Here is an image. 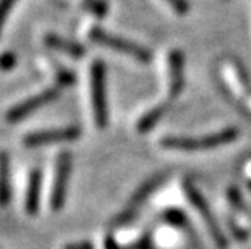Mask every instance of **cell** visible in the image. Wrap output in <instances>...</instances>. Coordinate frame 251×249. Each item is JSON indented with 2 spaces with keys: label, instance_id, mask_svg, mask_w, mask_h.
<instances>
[{
  "label": "cell",
  "instance_id": "cell-1",
  "mask_svg": "<svg viewBox=\"0 0 251 249\" xmlns=\"http://www.w3.org/2000/svg\"><path fill=\"white\" fill-rule=\"evenodd\" d=\"M238 137L237 128H227L221 133H214L204 137H177L170 136L162 141V146L167 149L177 151H201V149H212V147L230 144Z\"/></svg>",
  "mask_w": 251,
  "mask_h": 249
},
{
  "label": "cell",
  "instance_id": "cell-2",
  "mask_svg": "<svg viewBox=\"0 0 251 249\" xmlns=\"http://www.w3.org/2000/svg\"><path fill=\"white\" fill-rule=\"evenodd\" d=\"M91 99H93V110L96 125L104 128L107 125V96H105V65L104 62L96 60L91 67Z\"/></svg>",
  "mask_w": 251,
  "mask_h": 249
},
{
  "label": "cell",
  "instance_id": "cell-3",
  "mask_svg": "<svg viewBox=\"0 0 251 249\" xmlns=\"http://www.w3.org/2000/svg\"><path fill=\"white\" fill-rule=\"evenodd\" d=\"M185 193H186V196H188L190 203L195 205L198 212H200L201 219L204 220V224L207 226V230H209L212 240H214V243H216V246L219 249H227L226 235L222 233L221 226L217 225V220L214 219V215H212V212L209 209V205H207L206 199L202 198V194L198 191V188L190 181V180H186L185 181Z\"/></svg>",
  "mask_w": 251,
  "mask_h": 249
},
{
  "label": "cell",
  "instance_id": "cell-4",
  "mask_svg": "<svg viewBox=\"0 0 251 249\" xmlns=\"http://www.w3.org/2000/svg\"><path fill=\"white\" fill-rule=\"evenodd\" d=\"M91 39L94 42H98V44H102L105 47H109V49H115L122 52V54H126L133 58H136V60L140 62H144L148 63L149 60L152 58L151 52L148 49H144V47L135 44V42H130L124 38H119V36H112L109 33H105L100 28H94L91 29Z\"/></svg>",
  "mask_w": 251,
  "mask_h": 249
},
{
  "label": "cell",
  "instance_id": "cell-5",
  "mask_svg": "<svg viewBox=\"0 0 251 249\" xmlns=\"http://www.w3.org/2000/svg\"><path fill=\"white\" fill-rule=\"evenodd\" d=\"M70 173H72V154L68 151H63L57 157L55 178L50 194V207L54 212H60L63 209V205H65Z\"/></svg>",
  "mask_w": 251,
  "mask_h": 249
},
{
  "label": "cell",
  "instance_id": "cell-6",
  "mask_svg": "<svg viewBox=\"0 0 251 249\" xmlns=\"http://www.w3.org/2000/svg\"><path fill=\"white\" fill-rule=\"evenodd\" d=\"M58 94H60L58 88H49V89H44V91L39 94H36V96L25 99L23 102H18L17 105H13V107L8 110L7 121H10V123H17V121L25 120L28 115L42 109L44 105L50 104L52 100H55L58 97Z\"/></svg>",
  "mask_w": 251,
  "mask_h": 249
},
{
  "label": "cell",
  "instance_id": "cell-7",
  "mask_svg": "<svg viewBox=\"0 0 251 249\" xmlns=\"http://www.w3.org/2000/svg\"><path fill=\"white\" fill-rule=\"evenodd\" d=\"M81 135V130L78 126H67V128H55V130H44L36 131L28 135L23 139L26 147H42L57 144V142H67L78 139Z\"/></svg>",
  "mask_w": 251,
  "mask_h": 249
},
{
  "label": "cell",
  "instance_id": "cell-8",
  "mask_svg": "<svg viewBox=\"0 0 251 249\" xmlns=\"http://www.w3.org/2000/svg\"><path fill=\"white\" fill-rule=\"evenodd\" d=\"M164 180H165L164 175H157V177L149 178L146 183H143L141 186L135 191V194L131 196V199H130V203H128L126 209L119 215V219H117L115 224L117 225H124V224H126V222H130L133 219V215H135L136 209L140 207L144 201H146L149 196L156 191L159 186H161V184L164 183Z\"/></svg>",
  "mask_w": 251,
  "mask_h": 249
},
{
  "label": "cell",
  "instance_id": "cell-9",
  "mask_svg": "<svg viewBox=\"0 0 251 249\" xmlns=\"http://www.w3.org/2000/svg\"><path fill=\"white\" fill-rule=\"evenodd\" d=\"M41 186H42V173L39 168H34L29 175L28 188H26V198H25V209L29 215H36L37 210H39Z\"/></svg>",
  "mask_w": 251,
  "mask_h": 249
},
{
  "label": "cell",
  "instance_id": "cell-10",
  "mask_svg": "<svg viewBox=\"0 0 251 249\" xmlns=\"http://www.w3.org/2000/svg\"><path fill=\"white\" fill-rule=\"evenodd\" d=\"M169 70H170V97H177L183 89V54L180 50H174L169 58Z\"/></svg>",
  "mask_w": 251,
  "mask_h": 249
},
{
  "label": "cell",
  "instance_id": "cell-11",
  "mask_svg": "<svg viewBox=\"0 0 251 249\" xmlns=\"http://www.w3.org/2000/svg\"><path fill=\"white\" fill-rule=\"evenodd\" d=\"M46 44L50 47V49H55L58 52H63V54L70 55L73 58H81L84 55V47L78 42L68 41L65 38H60L57 34H47L46 36Z\"/></svg>",
  "mask_w": 251,
  "mask_h": 249
},
{
  "label": "cell",
  "instance_id": "cell-12",
  "mask_svg": "<svg viewBox=\"0 0 251 249\" xmlns=\"http://www.w3.org/2000/svg\"><path fill=\"white\" fill-rule=\"evenodd\" d=\"M12 199L10 184V157L7 152H0V207H5Z\"/></svg>",
  "mask_w": 251,
  "mask_h": 249
},
{
  "label": "cell",
  "instance_id": "cell-13",
  "mask_svg": "<svg viewBox=\"0 0 251 249\" xmlns=\"http://www.w3.org/2000/svg\"><path fill=\"white\" fill-rule=\"evenodd\" d=\"M164 112H165L164 105L149 110V112L144 115L140 121H138V131H140V133H148V131H151L154 126L159 123V120L164 116Z\"/></svg>",
  "mask_w": 251,
  "mask_h": 249
},
{
  "label": "cell",
  "instance_id": "cell-14",
  "mask_svg": "<svg viewBox=\"0 0 251 249\" xmlns=\"http://www.w3.org/2000/svg\"><path fill=\"white\" fill-rule=\"evenodd\" d=\"M15 65H17V55L13 52H3V54H0V70L10 71Z\"/></svg>",
  "mask_w": 251,
  "mask_h": 249
},
{
  "label": "cell",
  "instance_id": "cell-15",
  "mask_svg": "<svg viewBox=\"0 0 251 249\" xmlns=\"http://www.w3.org/2000/svg\"><path fill=\"white\" fill-rule=\"evenodd\" d=\"M75 75L72 71H68L65 70V68H62V70H58L57 71V83H58V86H72V84L75 83Z\"/></svg>",
  "mask_w": 251,
  "mask_h": 249
},
{
  "label": "cell",
  "instance_id": "cell-16",
  "mask_svg": "<svg viewBox=\"0 0 251 249\" xmlns=\"http://www.w3.org/2000/svg\"><path fill=\"white\" fill-rule=\"evenodd\" d=\"M15 2H17V0H0V31H2L5 20H7L10 10L13 8Z\"/></svg>",
  "mask_w": 251,
  "mask_h": 249
},
{
  "label": "cell",
  "instance_id": "cell-17",
  "mask_svg": "<svg viewBox=\"0 0 251 249\" xmlns=\"http://www.w3.org/2000/svg\"><path fill=\"white\" fill-rule=\"evenodd\" d=\"M164 217H165V220L169 222V224H172V225H185V215L181 214V212H178V210H175V209H172V210H167L164 214Z\"/></svg>",
  "mask_w": 251,
  "mask_h": 249
},
{
  "label": "cell",
  "instance_id": "cell-18",
  "mask_svg": "<svg viewBox=\"0 0 251 249\" xmlns=\"http://www.w3.org/2000/svg\"><path fill=\"white\" fill-rule=\"evenodd\" d=\"M84 2H86V7L94 15H98V17H104V15H105V10H107V7H105L104 2H100V0H84Z\"/></svg>",
  "mask_w": 251,
  "mask_h": 249
},
{
  "label": "cell",
  "instance_id": "cell-19",
  "mask_svg": "<svg viewBox=\"0 0 251 249\" xmlns=\"http://www.w3.org/2000/svg\"><path fill=\"white\" fill-rule=\"evenodd\" d=\"M167 2L172 5V8L177 12L178 15H185L188 13L190 10V3L186 2V0H167Z\"/></svg>",
  "mask_w": 251,
  "mask_h": 249
},
{
  "label": "cell",
  "instance_id": "cell-20",
  "mask_svg": "<svg viewBox=\"0 0 251 249\" xmlns=\"http://www.w3.org/2000/svg\"><path fill=\"white\" fill-rule=\"evenodd\" d=\"M63 249H94V245L91 241H76V243H68L63 246Z\"/></svg>",
  "mask_w": 251,
  "mask_h": 249
},
{
  "label": "cell",
  "instance_id": "cell-21",
  "mask_svg": "<svg viewBox=\"0 0 251 249\" xmlns=\"http://www.w3.org/2000/svg\"><path fill=\"white\" fill-rule=\"evenodd\" d=\"M228 199H230L233 204H237L238 207H243V205H245V204L242 203V198H240V193H238L235 188L228 189Z\"/></svg>",
  "mask_w": 251,
  "mask_h": 249
},
{
  "label": "cell",
  "instance_id": "cell-22",
  "mask_svg": "<svg viewBox=\"0 0 251 249\" xmlns=\"http://www.w3.org/2000/svg\"><path fill=\"white\" fill-rule=\"evenodd\" d=\"M250 186H251V184H250Z\"/></svg>",
  "mask_w": 251,
  "mask_h": 249
}]
</instances>
